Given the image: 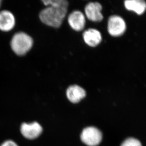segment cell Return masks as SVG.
Returning a JSON list of instances; mask_svg holds the SVG:
<instances>
[{
    "label": "cell",
    "instance_id": "obj_1",
    "mask_svg": "<svg viewBox=\"0 0 146 146\" xmlns=\"http://www.w3.org/2000/svg\"><path fill=\"white\" fill-rule=\"evenodd\" d=\"M42 2L46 7L40 12V20L47 26L59 28L66 17L68 2L66 0H48Z\"/></svg>",
    "mask_w": 146,
    "mask_h": 146
},
{
    "label": "cell",
    "instance_id": "obj_11",
    "mask_svg": "<svg viewBox=\"0 0 146 146\" xmlns=\"http://www.w3.org/2000/svg\"><path fill=\"white\" fill-rule=\"evenodd\" d=\"M126 9L133 11L138 15H141L146 10V3L142 0H127L124 1Z\"/></svg>",
    "mask_w": 146,
    "mask_h": 146
},
{
    "label": "cell",
    "instance_id": "obj_3",
    "mask_svg": "<svg viewBox=\"0 0 146 146\" xmlns=\"http://www.w3.org/2000/svg\"><path fill=\"white\" fill-rule=\"evenodd\" d=\"M103 139V132L95 126H87L83 129L80 133V141L86 146H98Z\"/></svg>",
    "mask_w": 146,
    "mask_h": 146
},
{
    "label": "cell",
    "instance_id": "obj_9",
    "mask_svg": "<svg viewBox=\"0 0 146 146\" xmlns=\"http://www.w3.org/2000/svg\"><path fill=\"white\" fill-rule=\"evenodd\" d=\"M68 21L70 27L74 31H82L85 26V17L80 11H77L71 13L68 16Z\"/></svg>",
    "mask_w": 146,
    "mask_h": 146
},
{
    "label": "cell",
    "instance_id": "obj_7",
    "mask_svg": "<svg viewBox=\"0 0 146 146\" xmlns=\"http://www.w3.org/2000/svg\"><path fill=\"white\" fill-rule=\"evenodd\" d=\"M66 96L70 102L73 104L79 103L86 96L85 90L76 85L70 86L66 90Z\"/></svg>",
    "mask_w": 146,
    "mask_h": 146
},
{
    "label": "cell",
    "instance_id": "obj_14",
    "mask_svg": "<svg viewBox=\"0 0 146 146\" xmlns=\"http://www.w3.org/2000/svg\"><path fill=\"white\" fill-rule=\"evenodd\" d=\"M1 0H0V6H1Z\"/></svg>",
    "mask_w": 146,
    "mask_h": 146
},
{
    "label": "cell",
    "instance_id": "obj_12",
    "mask_svg": "<svg viewBox=\"0 0 146 146\" xmlns=\"http://www.w3.org/2000/svg\"><path fill=\"white\" fill-rule=\"evenodd\" d=\"M120 146H143V145L139 139L133 137H130L124 139Z\"/></svg>",
    "mask_w": 146,
    "mask_h": 146
},
{
    "label": "cell",
    "instance_id": "obj_8",
    "mask_svg": "<svg viewBox=\"0 0 146 146\" xmlns=\"http://www.w3.org/2000/svg\"><path fill=\"white\" fill-rule=\"evenodd\" d=\"M15 25V19L11 11L4 10L0 11V30L3 31H9Z\"/></svg>",
    "mask_w": 146,
    "mask_h": 146
},
{
    "label": "cell",
    "instance_id": "obj_4",
    "mask_svg": "<svg viewBox=\"0 0 146 146\" xmlns=\"http://www.w3.org/2000/svg\"><path fill=\"white\" fill-rule=\"evenodd\" d=\"M43 132L42 126L37 121L23 123L20 126V132L24 138L29 140H34L41 135Z\"/></svg>",
    "mask_w": 146,
    "mask_h": 146
},
{
    "label": "cell",
    "instance_id": "obj_5",
    "mask_svg": "<svg viewBox=\"0 0 146 146\" xmlns=\"http://www.w3.org/2000/svg\"><path fill=\"white\" fill-rule=\"evenodd\" d=\"M126 29L125 22L121 17L111 16L108 22V31L113 36H119L125 32Z\"/></svg>",
    "mask_w": 146,
    "mask_h": 146
},
{
    "label": "cell",
    "instance_id": "obj_13",
    "mask_svg": "<svg viewBox=\"0 0 146 146\" xmlns=\"http://www.w3.org/2000/svg\"><path fill=\"white\" fill-rule=\"evenodd\" d=\"M0 146H19L15 141L12 139H7L1 143Z\"/></svg>",
    "mask_w": 146,
    "mask_h": 146
},
{
    "label": "cell",
    "instance_id": "obj_2",
    "mask_svg": "<svg viewBox=\"0 0 146 146\" xmlns=\"http://www.w3.org/2000/svg\"><path fill=\"white\" fill-rule=\"evenodd\" d=\"M33 40L32 37L25 32L16 33L11 41V46L13 51L19 56L25 55L32 48Z\"/></svg>",
    "mask_w": 146,
    "mask_h": 146
},
{
    "label": "cell",
    "instance_id": "obj_6",
    "mask_svg": "<svg viewBox=\"0 0 146 146\" xmlns=\"http://www.w3.org/2000/svg\"><path fill=\"white\" fill-rule=\"evenodd\" d=\"M102 6L98 2L90 3L86 6L85 13L87 18L94 22H100L103 19L101 13Z\"/></svg>",
    "mask_w": 146,
    "mask_h": 146
},
{
    "label": "cell",
    "instance_id": "obj_10",
    "mask_svg": "<svg viewBox=\"0 0 146 146\" xmlns=\"http://www.w3.org/2000/svg\"><path fill=\"white\" fill-rule=\"evenodd\" d=\"M84 41L88 46L95 47L101 43L102 36L97 29H90L85 31L83 35Z\"/></svg>",
    "mask_w": 146,
    "mask_h": 146
}]
</instances>
